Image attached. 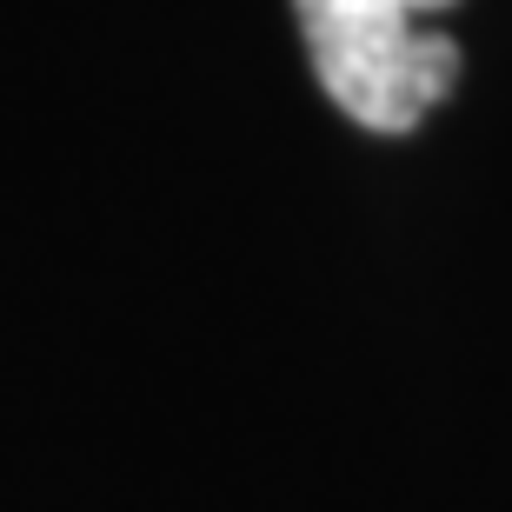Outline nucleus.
I'll list each match as a JSON object with an SVG mask.
<instances>
[{"instance_id":"nucleus-1","label":"nucleus","mask_w":512,"mask_h":512,"mask_svg":"<svg viewBox=\"0 0 512 512\" xmlns=\"http://www.w3.org/2000/svg\"><path fill=\"white\" fill-rule=\"evenodd\" d=\"M453 0H293L313 74L346 120L406 133L453 94L459 47L426 27Z\"/></svg>"}]
</instances>
